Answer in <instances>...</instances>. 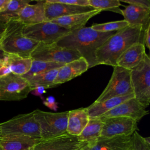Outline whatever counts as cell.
I'll list each match as a JSON object with an SVG mask.
<instances>
[{
    "label": "cell",
    "instance_id": "cell-1",
    "mask_svg": "<svg viewBox=\"0 0 150 150\" xmlns=\"http://www.w3.org/2000/svg\"><path fill=\"white\" fill-rule=\"evenodd\" d=\"M114 33V32H97L91 27L83 26L70 30L56 44L60 47L76 50L87 61L89 69L98 65L96 51Z\"/></svg>",
    "mask_w": 150,
    "mask_h": 150
},
{
    "label": "cell",
    "instance_id": "cell-2",
    "mask_svg": "<svg viewBox=\"0 0 150 150\" xmlns=\"http://www.w3.org/2000/svg\"><path fill=\"white\" fill-rule=\"evenodd\" d=\"M144 30L141 26H128L114 32L96 51L97 64L115 66L121 54L132 45L144 44Z\"/></svg>",
    "mask_w": 150,
    "mask_h": 150
},
{
    "label": "cell",
    "instance_id": "cell-3",
    "mask_svg": "<svg viewBox=\"0 0 150 150\" xmlns=\"http://www.w3.org/2000/svg\"><path fill=\"white\" fill-rule=\"evenodd\" d=\"M23 26L18 19H11L7 22L0 44L3 50L7 54L30 58L32 52L39 43L24 35Z\"/></svg>",
    "mask_w": 150,
    "mask_h": 150
},
{
    "label": "cell",
    "instance_id": "cell-4",
    "mask_svg": "<svg viewBox=\"0 0 150 150\" xmlns=\"http://www.w3.org/2000/svg\"><path fill=\"white\" fill-rule=\"evenodd\" d=\"M42 140L50 139L67 133L68 111L51 112L36 109L33 111Z\"/></svg>",
    "mask_w": 150,
    "mask_h": 150
},
{
    "label": "cell",
    "instance_id": "cell-5",
    "mask_svg": "<svg viewBox=\"0 0 150 150\" xmlns=\"http://www.w3.org/2000/svg\"><path fill=\"white\" fill-rule=\"evenodd\" d=\"M134 98L145 108L150 103V59L145 53L141 63L131 70Z\"/></svg>",
    "mask_w": 150,
    "mask_h": 150
},
{
    "label": "cell",
    "instance_id": "cell-6",
    "mask_svg": "<svg viewBox=\"0 0 150 150\" xmlns=\"http://www.w3.org/2000/svg\"><path fill=\"white\" fill-rule=\"evenodd\" d=\"M2 136L9 135H24L41 139L40 128L36 121L33 111L31 112L19 114L0 124Z\"/></svg>",
    "mask_w": 150,
    "mask_h": 150
},
{
    "label": "cell",
    "instance_id": "cell-7",
    "mask_svg": "<svg viewBox=\"0 0 150 150\" xmlns=\"http://www.w3.org/2000/svg\"><path fill=\"white\" fill-rule=\"evenodd\" d=\"M70 31L52 21L24 25L23 28V33L26 37L38 43L47 45L56 43Z\"/></svg>",
    "mask_w": 150,
    "mask_h": 150
},
{
    "label": "cell",
    "instance_id": "cell-8",
    "mask_svg": "<svg viewBox=\"0 0 150 150\" xmlns=\"http://www.w3.org/2000/svg\"><path fill=\"white\" fill-rule=\"evenodd\" d=\"M133 94L131 80V70L115 66L106 87L95 101L102 102L106 100Z\"/></svg>",
    "mask_w": 150,
    "mask_h": 150
},
{
    "label": "cell",
    "instance_id": "cell-9",
    "mask_svg": "<svg viewBox=\"0 0 150 150\" xmlns=\"http://www.w3.org/2000/svg\"><path fill=\"white\" fill-rule=\"evenodd\" d=\"M33 90L21 76L12 73L0 77V101H19Z\"/></svg>",
    "mask_w": 150,
    "mask_h": 150
},
{
    "label": "cell",
    "instance_id": "cell-10",
    "mask_svg": "<svg viewBox=\"0 0 150 150\" xmlns=\"http://www.w3.org/2000/svg\"><path fill=\"white\" fill-rule=\"evenodd\" d=\"M30 57L33 60L66 64L81 57L76 50L59 46L56 43H39Z\"/></svg>",
    "mask_w": 150,
    "mask_h": 150
},
{
    "label": "cell",
    "instance_id": "cell-11",
    "mask_svg": "<svg viewBox=\"0 0 150 150\" xmlns=\"http://www.w3.org/2000/svg\"><path fill=\"white\" fill-rule=\"evenodd\" d=\"M101 120L103 127L100 137L131 136L138 130V122L129 118L118 117Z\"/></svg>",
    "mask_w": 150,
    "mask_h": 150
},
{
    "label": "cell",
    "instance_id": "cell-12",
    "mask_svg": "<svg viewBox=\"0 0 150 150\" xmlns=\"http://www.w3.org/2000/svg\"><path fill=\"white\" fill-rule=\"evenodd\" d=\"M134 97L128 99L118 105L112 110L102 115L101 120L112 117H127L138 122L145 115L148 114L145 109Z\"/></svg>",
    "mask_w": 150,
    "mask_h": 150
},
{
    "label": "cell",
    "instance_id": "cell-13",
    "mask_svg": "<svg viewBox=\"0 0 150 150\" xmlns=\"http://www.w3.org/2000/svg\"><path fill=\"white\" fill-rule=\"evenodd\" d=\"M86 144L80 141L77 137L66 134L50 139H41L32 150H76Z\"/></svg>",
    "mask_w": 150,
    "mask_h": 150
},
{
    "label": "cell",
    "instance_id": "cell-14",
    "mask_svg": "<svg viewBox=\"0 0 150 150\" xmlns=\"http://www.w3.org/2000/svg\"><path fill=\"white\" fill-rule=\"evenodd\" d=\"M93 7L70 5L59 3H53L47 1L45 4V16L46 21H51L63 16L77 13L88 12L95 10Z\"/></svg>",
    "mask_w": 150,
    "mask_h": 150
},
{
    "label": "cell",
    "instance_id": "cell-15",
    "mask_svg": "<svg viewBox=\"0 0 150 150\" xmlns=\"http://www.w3.org/2000/svg\"><path fill=\"white\" fill-rule=\"evenodd\" d=\"M86 146L88 150H129L131 136L99 137L93 143H87Z\"/></svg>",
    "mask_w": 150,
    "mask_h": 150
},
{
    "label": "cell",
    "instance_id": "cell-16",
    "mask_svg": "<svg viewBox=\"0 0 150 150\" xmlns=\"http://www.w3.org/2000/svg\"><path fill=\"white\" fill-rule=\"evenodd\" d=\"M122 15L131 26H141L145 30L150 25V9L129 5L122 10Z\"/></svg>",
    "mask_w": 150,
    "mask_h": 150
},
{
    "label": "cell",
    "instance_id": "cell-17",
    "mask_svg": "<svg viewBox=\"0 0 150 150\" xmlns=\"http://www.w3.org/2000/svg\"><path fill=\"white\" fill-rule=\"evenodd\" d=\"M88 69V63L83 57L66 63L59 69L54 84L57 86L70 81L81 75Z\"/></svg>",
    "mask_w": 150,
    "mask_h": 150
},
{
    "label": "cell",
    "instance_id": "cell-18",
    "mask_svg": "<svg viewBox=\"0 0 150 150\" xmlns=\"http://www.w3.org/2000/svg\"><path fill=\"white\" fill-rule=\"evenodd\" d=\"M145 53V46L143 43H135L121 54L117 59L115 66L131 70L141 63Z\"/></svg>",
    "mask_w": 150,
    "mask_h": 150
},
{
    "label": "cell",
    "instance_id": "cell-19",
    "mask_svg": "<svg viewBox=\"0 0 150 150\" xmlns=\"http://www.w3.org/2000/svg\"><path fill=\"white\" fill-rule=\"evenodd\" d=\"M45 2L46 1H38L35 4H28L21 11L18 19L24 25H35L46 21Z\"/></svg>",
    "mask_w": 150,
    "mask_h": 150
},
{
    "label": "cell",
    "instance_id": "cell-20",
    "mask_svg": "<svg viewBox=\"0 0 150 150\" xmlns=\"http://www.w3.org/2000/svg\"><path fill=\"white\" fill-rule=\"evenodd\" d=\"M40 140L24 135H5L0 141V148L2 150H32Z\"/></svg>",
    "mask_w": 150,
    "mask_h": 150
},
{
    "label": "cell",
    "instance_id": "cell-21",
    "mask_svg": "<svg viewBox=\"0 0 150 150\" xmlns=\"http://www.w3.org/2000/svg\"><path fill=\"white\" fill-rule=\"evenodd\" d=\"M89 117L86 108H81L68 111L67 133L78 137L87 125Z\"/></svg>",
    "mask_w": 150,
    "mask_h": 150
},
{
    "label": "cell",
    "instance_id": "cell-22",
    "mask_svg": "<svg viewBox=\"0 0 150 150\" xmlns=\"http://www.w3.org/2000/svg\"><path fill=\"white\" fill-rule=\"evenodd\" d=\"M101 12L100 11L95 9L90 12L77 13L66 16L60 17L51 21L60 26L70 30L76 29L85 26L87 21L92 17Z\"/></svg>",
    "mask_w": 150,
    "mask_h": 150
},
{
    "label": "cell",
    "instance_id": "cell-23",
    "mask_svg": "<svg viewBox=\"0 0 150 150\" xmlns=\"http://www.w3.org/2000/svg\"><path fill=\"white\" fill-rule=\"evenodd\" d=\"M134 97V94L121 97H117L106 100L102 102L94 101L86 107L89 118H100L102 115L112 110L124 101Z\"/></svg>",
    "mask_w": 150,
    "mask_h": 150
},
{
    "label": "cell",
    "instance_id": "cell-24",
    "mask_svg": "<svg viewBox=\"0 0 150 150\" xmlns=\"http://www.w3.org/2000/svg\"><path fill=\"white\" fill-rule=\"evenodd\" d=\"M4 63L13 74L21 76L26 74L30 69L32 59L25 58L17 55L7 54Z\"/></svg>",
    "mask_w": 150,
    "mask_h": 150
},
{
    "label": "cell",
    "instance_id": "cell-25",
    "mask_svg": "<svg viewBox=\"0 0 150 150\" xmlns=\"http://www.w3.org/2000/svg\"><path fill=\"white\" fill-rule=\"evenodd\" d=\"M103 127V121L99 118H90L81 134L77 137L81 142L90 144L95 142L100 137Z\"/></svg>",
    "mask_w": 150,
    "mask_h": 150
},
{
    "label": "cell",
    "instance_id": "cell-26",
    "mask_svg": "<svg viewBox=\"0 0 150 150\" xmlns=\"http://www.w3.org/2000/svg\"><path fill=\"white\" fill-rule=\"evenodd\" d=\"M59 69L50 70L49 71L33 76L26 79L34 89L38 87H42L46 88L56 87L54 81L57 76Z\"/></svg>",
    "mask_w": 150,
    "mask_h": 150
},
{
    "label": "cell",
    "instance_id": "cell-27",
    "mask_svg": "<svg viewBox=\"0 0 150 150\" xmlns=\"http://www.w3.org/2000/svg\"><path fill=\"white\" fill-rule=\"evenodd\" d=\"M30 2V0H10L6 8L0 12V21L6 23L11 19H18L21 11Z\"/></svg>",
    "mask_w": 150,
    "mask_h": 150
},
{
    "label": "cell",
    "instance_id": "cell-28",
    "mask_svg": "<svg viewBox=\"0 0 150 150\" xmlns=\"http://www.w3.org/2000/svg\"><path fill=\"white\" fill-rule=\"evenodd\" d=\"M64 64H65L32 59V63L30 69L26 74L23 75L22 77L25 79H27L30 77L49 71L50 70L59 69Z\"/></svg>",
    "mask_w": 150,
    "mask_h": 150
},
{
    "label": "cell",
    "instance_id": "cell-29",
    "mask_svg": "<svg viewBox=\"0 0 150 150\" xmlns=\"http://www.w3.org/2000/svg\"><path fill=\"white\" fill-rule=\"evenodd\" d=\"M89 5L93 8L102 11H110L122 15V9L119 7L121 5L118 0H88Z\"/></svg>",
    "mask_w": 150,
    "mask_h": 150
},
{
    "label": "cell",
    "instance_id": "cell-30",
    "mask_svg": "<svg viewBox=\"0 0 150 150\" xmlns=\"http://www.w3.org/2000/svg\"><path fill=\"white\" fill-rule=\"evenodd\" d=\"M129 26V24L125 20L109 22L103 23H97L93 25L91 28L97 32H110L118 31Z\"/></svg>",
    "mask_w": 150,
    "mask_h": 150
},
{
    "label": "cell",
    "instance_id": "cell-31",
    "mask_svg": "<svg viewBox=\"0 0 150 150\" xmlns=\"http://www.w3.org/2000/svg\"><path fill=\"white\" fill-rule=\"evenodd\" d=\"M149 137L144 138L137 131L131 135V149L132 150H150Z\"/></svg>",
    "mask_w": 150,
    "mask_h": 150
},
{
    "label": "cell",
    "instance_id": "cell-32",
    "mask_svg": "<svg viewBox=\"0 0 150 150\" xmlns=\"http://www.w3.org/2000/svg\"><path fill=\"white\" fill-rule=\"evenodd\" d=\"M50 2L59 3L70 5L81 6H88V0H47Z\"/></svg>",
    "mask_w": 150,
    "mask_h": 150
},
{
    "label": "cell",
    "instance_id": "cell-33",
    "mask_svg": "<svg viewBox=\"0 0 150 150\" xmlns=\"http://www.w3.org/2000/svg\"><path fill=\"white\" fill-rule=\"evenodd\" d=\"M122 2L150 9V1L149 0H121Z\"/></svg>",
    "mask_w": 150,
    "mask_h": 150
},
{
    "label": "cell",
    "instance_id": "cell-34",
    "mask_svg": "<svg viewBox=\"0 0 150 150\" xmlns=\"http://www.w3.org/2000/svg\"><path fill=\"white\" fill-rule=\"evenodd\" d=\"M43 103L51 110L56 111L57 109V103L56 102L55 98L53 96L47 97L46 100L43 101Z\"/></svg>",
    "mask_w": 150,
    "mask_h": 150
},
{
    "label": "cell",
    "instance_id": "cell-35",
    "mask_svg": "<svg viewBox=\"0 0 150 150\" xmlns=\"http://www.w3.org/2000/svg\"><path fill=\"white\" fill-rule=\"evenodd\" d=\"M143 42L145 47H150V25L144 30Z\"/></svg>",
    "mask_w": 150,
    "mask_h": 150
},
{
    "label": "cell",
    "instance_id": "cell-36",
    "mask_svg": "<svg viewBox=\"0 0 150 150\" xmlns=\"http://www.w3.org/2000/svg\"><path fill=\"white\" fill-rule=\"evenodd\" d=\"M46 92V89L42 87H38L35 88L32 91L31 93H32V94L35 95V96H40L42 97V95L45 93Z\"/></svg>",
    "mask_w": 150,
    "mask_h": 150
},
{
    "label": "cell",
    "instance_id": "cell-37",
    "mask_svg": "<svg viewBox=\"0 0 150 150\" xmlns=\"http://www.w3.org/2000/svg\"><path fill=\"white\" fill-rule=\"evenodd\" d=\"M9 1L10 0H0V12L6 8Z\"/></svg>",
    "mask_w": 150,
    "mask_h": 150
},
{
    "label": "cell",
    "instance_id": "cell-38",
    "mask_svg": "<svg viewBox=\"0 0 150 150\" xmlns=\"http://www.w3.org/2000/svg\"><path fill=\"white\" fill-rule=\"evenodd\" d=\"M6 55H7V53H6L3 50V49L1 47V44H0V60L5 62V60L6 59Z\"/></svg>",
    "mask_w": 150,
    "mask_h": 150
},
{
    "label": "cell",
    "instance_id": "cell-39",
    "mask_svg": "<svg viewBox=\"0 0 150 150\" xmlns=\"http://www.w3.org/2000/svg\"><path fill=\"white\" fill-rule=\"evenodd\" d=\"M5 25L6 23L0 21V40L1 38V36L2 35V33L5 30Z\"/></svg>",
    "mask_w": 150,
    "mask_h": 150
},
{
    "label": "cell",
    "instance_id": "cell-40",
    "mask_svg": "<svg viewBox=\"0 0 150 150\" xmlns=\"http://www.w3.org/2000/svg\"><path fill=\"white\" fill-rule=\"evenodd\" d=\"M86 145H87V143L86 144H84L83 146H82L81 147H80V148H78V149H77L76 150H88L87 148Z\"/></svg>",
    "mask_w": 150,
    "mask_h": 150
},
{
    "label": "cell",
    "instance_id": "cell-41",
    "mask_svg": "<svg viewBox=\"0 0 150 150\" xmlns=\"http://www.w3.org/2000/svg\"><path fill=\"white\" fill-rule=\"evenodd\" d=\"M4 65V62L0 60V69Z\"/></svg>",
    "mask_w": 150,
    "mask_h": 150
},
{
    "label": "cell",
    "instance_id": "cell-42",
    "mask_svg": "<svg viewBox=\"0 0 150 150\" xmlns=\"http://www.w3.org/2000/svg\"><path fill=\"white\" fill-rule=\"evenodd\" d=\"M2 134H1V128H0V141H1V138H2Z\"/></svg>",
    "mask_w": 150,
    "mask_h": 150
},
{
    "label": "cell",
    "instance_id": "cell-43",
    "mask_svg": "<svg viewBox=\"0 0 150 150\" xmlns=\"http://www.w3.org/2000/svg\"><path fill=\"white\" fill-rule=\"evenodd\" d=\"M129 150H132V149H131H131H129Z\"/></svg>",
    "mask_w": 150,
    "mask_h": 150
},
{
    "label": "cell",
    "instance_id": "cell-44",
    "mask_svg": "<svg viewBox=\"0 0 150 150\" xmlns=\"http://www.w3.org/2000/svg\"><path fill=\"white\" fill-rule=\"evenodd\" d=\"M0 150H2V149H1V148H0Z\"/></svg>",
    "mask_w": 150,
    "mask_h": 150
}]
</instances>
